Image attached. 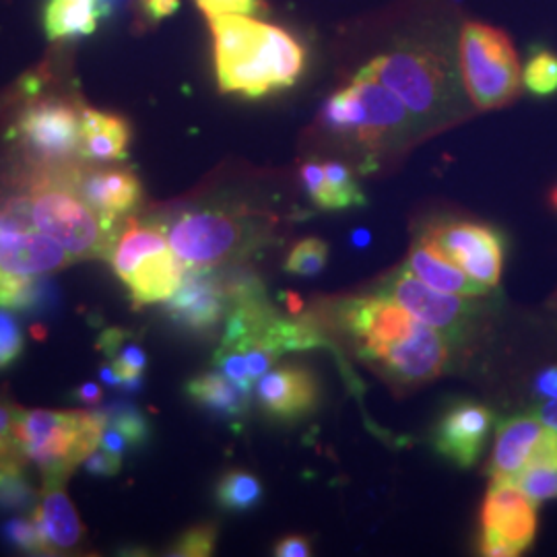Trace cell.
Instances as JSON below:
<instances>
[{
	"instance_id": "6da1fadb",
	"label": "cell",
	"mask_w": 557,
	"mask_h": 557,
	"mask_svg": "<svg viewBox=\"0 0 557 557\" xmlns=\"http://www.w3.org/2000/svg\"><path fill=\"white\" fill-rule=\"evenodd\" d=\"M338 320L359 358L393 384H423L446 368L444 335L384 294L347 299Z\"/></svg>"
},
{
	"instance_id": "7a4b0ae2",
	"label": "cell",
	"mask_w": 557,
	"mask_h": 557,
	"mask_svg": "<svg viewBox=\"0 0 557 557\" xmlns=\"http://www.w3.org/2000/svg\"><path fill=\"white\" fill-rule=\"evenodd\" d=\"M207 20L223 94L257 100L298 83L306 66V50L292 34L248 15H215Z\"/></svg>"
},
{
	"instance_id": "3957f363",
	"label": "cell",
	"mask_w": 557,
	"mask_h": 557,
	"mask_svg": "<svg viewBox=\"0 0 557 557\" xmlns=\"http://www.w3.org/2000/svg\"><path fill=\"white\" fill-rule=\"evenodd\" d=\"M75 165L73 161L41 165L32 176V220L75 260L110 259L122 227L100 218L83 200L75 186Z\"/></svg>"
},
{
	"instance_id": "277c9868",
	"label": "cell",
	"mask_w": 557,
	"mask_h": 557,
	"mask_svg": "<svg viewBox=\"0 0 557 557\" xmlns=\"http://www.w3.org/2000/svg\"><path fill=\"white\" fill-rule=\"evenodd\" d=\"M108 425L106 411H21L17 436L25 458L40 469L41 478L64 481L100 448Z\"/></svg>"
},
{
	"instance_id": "5b68a950",
	"label": "cell",
	"mask_w": 557,
	"mask_h": 557,
	"mask_svg": "<svg viewBox=\"0 0 557 557\" xmlns=\"http://www.w3.org/2000/svg\"><path fill=\"white\" fill-rule=\"evenodd\" d=\"M110 260L135 306L168 301L188 271L172 250L161 223L126 221Z\"/></svg>"
},
{
	"instance_id": "8992f818",
	"label": "cell",
	"mask_w": 557,
	"mask_h": 557,
	"mask_svg": "<svg viewBox=\"0 0 557 557\" xmlns=\"http://www.w3.org/2000/svg\"><path fill=\"white\" fill-rule=\"evenodd\" d=\"M458 52L465 89L479 110L508 106L520 94L522 71L508 34L485 23H467Z\"/></svg>"
},
{
	"instance_id": "52a82bcc",
	"label": "cell",
	"mask_w": 557,
	"mask_h": 557,
	"mask_svg": "<svg viewBox=\"0 0 557 557\" xmlns=\"http://www.w3.org/2000/svg\"><path fill=\"white\" fill-rule=\"evenodd\" d=\"M358 75L376 79L397 94L411 116L428 119L448 100L453 83L450 62L423 46L400 48L366 64Z\"/></svg>"
},
{
	"instance_id": "ba28073f",
	"label": "cell",
	"mask_w": 557,
	"mask_h": 557,
	"mask_svg": "<svg viewBox=\"0 0 557 557\" xmlns=\"http://www.w3.org/2000/svg\"><path fill=\"white\" fill-rule=\"evenodd\" d=\"M163 225V223H161ZM172 250L186 269L209 271L234 260L250 246V225L221 209H195L163 225Z\"/></svg>"
},
{
	"instance_id": "9c48e42d",
	"label": "cell",
	"mask_w": 557,
	"mask_h": 557,
	"mask_svg": "<svg viewBox=\"0 0 557 557\" xmlns=\"http://www.w3.org/2000/svg\"><path fill=\"white\" fill-rule=\"evenodd\" d=\"M75 259L32 220L29 197L0 202V269L40 277L66 269Z\"/></svg>"
},
{
	"instance_id": "30bf717a",
	"label": "cell",
	"mask_w": 557,
	"mask_h": 557,
	"mask_svg": "<svg viewBox=\"0 0 557 557\" xmlns=\"http://www.w3.org/2000/svg\"><path fill=\"white\" fill-rule=\"evenodd\" d=\"M481 554L520 556L537 531L535 502L515 481H492L481 510Z\"/></svg>"
},
{
	"instance_id": "8fae6325",
	"label": "cell",
	"mask_w": 557,
	"mask_h": 557,
	"mask_svg": "<svg viewBox=\"0 0 557 557\" xmlns=\"http://www.w3.org/2000/svg\"><path fill=\"white\" fill-rule=\"evenodd\" d=\"M15 137L40 165L66 163L79 153L81 110L59 98L32 101L17 119Z\"/></svg>"
},
{
	"instance_id": "7c38bea8",
	"label": "cell",
	"mask_w": 557,
	"mask_h": 557,
	"mask_svg": "<svg viewBox=\"0 0 557 557\" xmlns=\"http://www.w3.org/2000/svg\"><path fill=\"white\" fill-rule=\"evenodd\" d=\"M419 242L432 248L442 259L457 264L487 292L498 285L504 264V244L498 232L471 221L438 223Z\"/></svg>"
},
{
	"instance_id": "4fadbf2b",
	"label": "cell",
	"mask_w": 557,
	"mask_h": 557,
	"mask_svg": "<svg viewBox=\"0 0 557 557\" xmlns=\"http://www.w3.org/2000/svg\"><path fill=\"white\" fill-rule=\"evenodd\" d=\"M382 294L398 301L416 319L430 324L442 335H458L471 314V304L465 296L446 294L425 285L407 267L386 278Z\"/></svg>"
},
{
	"instance_id": "5bb4252c",
	"label": "cell",
	"mask_w": 557,
	"mask_h": 557,
	"mask_svg": "<svg viewBox=\"0 0 557 557\" xmlns=\"http://www.w3.org/2000/svg\"><path fill=\"white\" fill-rule=\"evenodd\" d=\"M230 308L223 281L209 271L188 269L176 294L168 299V317L193 335H209Z\"/></svg>"
},
{
	"instance_id": "9a60e30c",
	"label": "cell",
	"mask_w": 557,
	"mask_h": 557,
	"mask_svg": "<svg viewBox=\"0 0 557 557\" xmlns=\"http://www.w3.org/2000/svg\"><path fill=\"white\" fill-rule=\"evenodd\" d=\"M494 425V413L478 403H458L440 419L434 432V446L442 457L469 469L478 462L487 434Z\"/></svg>"
},
{
	"instance_id": "2e32d148",
	"label": "cell",
	"mask_w": 557,
	"mask_h": 557,
	"mask_svg": "<svg viewBox=\"0 0 557 557\" xmlns=\"http://www.w3.org/2000/svg\"><path fill=\"white\" fill-rule=\"evenodd\" d=\"M75 186L83 200L110 223H120L143 199L140 180L124 168L75 165Z\"/></svg>"
},
{
	"instance_id": "e0dca14e",
	"label": "cell",
	"mask_w": 557,
	"mask_h": 557,
	"mask_svg": "<svg viewBox=\"0 0 557 557\" xmlns=\"http://www.w3.org/2000/svg\"><path fill=\"white\" fill-rule=\"evenodd\" d=\"M351 85L358 91L361 106L358 131L354 133L356 139L368 147H380L409 126L411 112L398 100L397 94H393L380 81L356 75Z\"/></svg>"
},
{
	"instance_id": "ac0fdd59",
	"label": "cell",
	"mask_w": 557,
	"mask_h": 557,
	"mask_svg": "<svg viewBox=\"0 0 557 557\" xmlns=\"http://www.w3.org/2000/svg\"><path fill=\"white\" fill-rule=\"evenodd\" d=\"M257 397L271 418H304L317 407L319 384L310 370L283 366L269 370L257 382Z\"/></svg>"
},
{
	"instance_id": "d6986e66",
	"label": "cell",
	"mask_w": 557,
	"mask_h": 557,
	"mask_svg": "<svg viewBox=\"0 0 557 557\" xmlns=\"http://www.w3.org/2000/svg\"><path fill=\"white\" fill-rule=\"evenodd\" d=\"M48 556L75 552L83 541V524L73 502L64 492V481L44 479L34 515Z\"/></svg>"
},
{
	"instance_id": "ffe728a7",
	"label": "cell",
	"mask_w": 557,
	"mask_h": 557,
	"mask_svg": "<svg viewBox=\"0 0 557 557\" xmlns=\"http://www.w3.org/2000/svg\"><path fill=\"white\" fill-rule=\"evenodd\" d=\"M547 425L537 416H522L499 425L494 455L487 465L492 481H515L533 455Z\"/></svg>"
},
{
	"instance_id": "44dd1931",
	"label": "cell",
	"mask_w": 557,
	"mask_h": 557,
	"mask_svg": "<svg viewBox=\"0 0 557 557\" xmlns=\"http://www.w3.org/2000/svg\"><path fill=\"white\" fill-rule=\"evenodd\" d=\"M131 124L101 110H81L79 156L89 161H120L128 156Z\"/></svg>"
},
{
	"instance_id": "7402d4cb",
	"label": "cell",
	"mask_w": 557,
	"mask_h": 557,
	"mask_svg": "<svg viewBox=\"0 0 557 557\" xmlns=\"http://www.w3.org/2000/svg\"><path fill=\"white\" fill-rule=\"evenodd\" d=\"M405 267L425 285L440 289V292H446V294L475 298V296H483L487 292L483 285H479L478 281H473L465 271H460L457 264L442 259L423 242H418L411 248Z\"/></svg>"
},
{
	"instance_id": "603a6c76",
	"label": "cell",
	"mask_w": 557,
	"mask_h": 557,
	"mask_svg": "<svg viewBox=\"0 0 557 557\" xmlns=\"http://www.w3.org/2000/svg\"><path fill=\"white\" fill-rule=\"evenodd\" d=\"M103 17L100 0H48L44 32L48 40H75L96 34Z\"/></svg>"
},
{
	"instance_id": "cb8c5ba5",
	"label": "cell",
	"mask_w": 557,
	"mask_h": 557,
	"mask_svg": "<svg viewBox=\"0 0 557 557\" xmlns=\"http://www.w3.org/2000/svg\"><path fill=\"white\" fill-rule=\"evenodd\" d=\"M186 395L221 418H242L250 405V391L225 374L207 372L186 384Z\"/></svg>"
},
{
	"instance_id": "d4e9b609",
	"label": "cell",
	"mask_w": 557,
	"mask_h": 557,
	"mask_svg": "<svg viewBox=\"0 0 557 557\" xmlns=\"http://www.w3.org/2000/svg\"><path fill=\"white\" fill-rule=\"evenodd\" d=\"M535 504L557 498V432L547 428L524 469L515 479Z\"/></svg>"
},
{
	"instance_id": "484cf974",
	"label": "cell",
	"mask_w": 557,
	"mask_h": 557,
	"mask_svg": "<svg viewBox=\"0 0 557 557\" xmlns=\"http://www.w3.org/2000/svg\"><path fill=\"white\" fill-rule=\"evenodd\" d=\"M215 498L227 512H248L255 506H259L262 499V485L252 473L232 469L225 471L218 481Z\"/></svg>"
},
{
	"instance_id": "4316f807",
	"label": "cell",
	"mask_w": 557,
	"mask_h": 557,
	"mask_svg": "<svg viewBox=\"0 0 557 557\" xmlns=\"http://www.w3.org/2000/svg\"><path fill=\"white\" fill-rule=\"evenodd\" d=\"M38 492L25 478V469L0 467V510L4 512H27L36 508Z\"/></svg>"
},
{
	"instance_id": "83f0119b",
	"label": "cell",
	"mask_w": 557,
	"mask_h": 557,
	"mask_svg": "<svg viewBox=\"0 0 557 557\" xmlns=\"http://www.w3.org/2000/svg\"><path fill=\"white\" fill-rule=\"evenodd\" d=\"M361 119V106H359L358 91L354 85L337 91L331 100L326 101L322 110V122L341 135H354L358 131Z\"/></svg>"
},
{
	"instance_id": "f1b7e54d",
	"label": "cell",
	"mask_w": 557,
	"mask_h": 557,
	"mask_svg": "<svg viewBox=\"0 0 557 557\" xmlns=\"http://www.w3.org/2000/svg\"><path fill=\"white\" fill-rule=\"evenodd\" d=\"M522 85L537 98L557 94V54L543 48L533 52L522 71Z\"/></svg>"
},
{
	"instance_id": "f546056e",
	"label": "cell",
	"mask_w": 557,
	"mask_h": 557,
	"mask_svg": "<svg viewBox=\"0 0 557 557\" xmlns=\"http://www.w3.org/2000/svg\"><path fill=\"white\" fill-rule=\"evenodd\" d=\"M41 299V283L38 277L7 273L0 269V308L4 310H29Z\"/></svg>"
},
{
	"instance_id": "4dcf8cb0",
	"label": "cell",
	"mask_w": 557,
	"mask_h": 557,
	"mask_svg": "<svg viewBox=\"0 0 557 557\" xmlns=\"http://www.w3.org/2000/svg\"><path fill=\"white\" fill-rule=\"evenodd\" d=\"M21 411L17 405L0 400V467L25 469V453L17 436Z\"/></svg>"
},
{
	"instance_id": "1f68e13d",
	"label": "cell",
	"mask_w": 557,
	"mask_h": 557,
	"mask_svg": "<svg viewBox=\"0 0 557 557\" xmlns=\"http://www.w3.org/2000/svg\"><path fill=\"white\" fill-rule=\"evenodd\" d=\"M326 259H329V246L322 239H301L292 248L289 257L285 260V271L301 277H312V275H319L320 271L326 267Z\"/></svg>"
},
{
	"instance_id": "d6a6232c",
	"label": "cell",
	"mask_w": 557,
	"mask_h": 557,
	"mask_svg": "<svg viewBox=\"0 0 557 557\" xmlns=\"http://www.w3.org/2000/svg\"><path fill=\"white\" fill-rule=\"evenodd\" d=\"M322 165H324V174H326V180H329V186L333 190L335 211L366 205V197L359 190L358 182L354 180V174H351V170L347 165H343L338 161H326Z\"/></svg>"
},
{
	"instance_id": "836d02e7",
	"label": "cell",
	"mask_w": 557,
	"mask_h": 557,
	"mask_svg": "<svg viewBox=\"0 0 557 557\" xmlns=\"http://www.w3.org/2000/svg\"><path fill=\"white\" fill-rule=\"evenodd\" d=\"M2 535L9 541L11 547L32 554V556H48L44 539L36 518L15 517L4 522Z\"/></svg>"
},
{
	"instance_id": "e575fe53",
	"label": "cell",
	"mask_w": 557,
	"mask_h": 557,
	"mask_svg": "<svg viewBox=\"0 0 557 557\" xmlns=\"http://www.w3.org/2000/svg\"><path fill=\"white\" fill-rule=\"evenodd\" d=\"M108 413V423L116 428L131 448H139L149 440V421L135 407H116Z\"/></svg>"
},
{
	"instance_id": "d590c367",
	"label": "cell",
	"mask_w": 557,
	"mask_h": 557,
	"mask_svg": "<svg viewBox=\"0 0 557 557\" xmlns=\"http://www.w3.org/2000/svg\"><path fill=\"white\" fill-rule=\"evenodd\" d=\"M218 541V529L213 524H197L180 535L170 556L207 557L213 554Z\"/></svg>"
},
{
	"instance_id": "8d00e7d4",
	"label": "cell",
	"mask_w": 557,
	"mask_h": 557,
	"mask_svg": "<svg viewBox=\"0 0 557 557\" xmlns=\"http://www.w3.org/2000/svg\"><path fill=\"white\" fill-rule=\"evenodd\" d=\"M301 180H304V186H306L310 199L319 209L335 211L333 190L329 186V180L324 174V165L320 161H306L301 165Z\"/></svg>"
},
{
	"instance_id": "74e56055",
	"label": "cell",
	"mask_w": 557,
	"mask_h": 557,
	"mask_svg": "<svg viewBox=\"0 0 557 557\" xmlns=\"http://www.w3.org/2000/svg\"><path fill=\"white\" fill-rule=\"evenodd\" d=\"M23 351V335L20 324L7 312L0 310V370L9 368L20 359Z\"/></svg>"
},
{
	"instance_id": "f35d334b",
	"label": "cell",
	"mask_w": 557,
	"mask_h": 557,
	"mask_svg": "<svg viewBox=\"0 0 557 557\" xmlns=\"http://www.w3.org/2000/svg\"><path fill=\"white\" fill-rule=\"evenodd\" d=\"M207 17L215 15H259L262 13V0H195Z\"/></svg>"
},
{
	"instance_id": "ab89813d",
	"label": "cell",
	"mask_w": 557,
	"mask_h": 557,
	"mask_svg": "<svg viewBox=\"0 0 557 557\" xmlns=\"http://www.w3.org/2000/svg\"><path fill=\"white\" fill-rule=\"evenodd\" d=\"M122 467V457H116L103 448H96L89 457L85 458L87 473L96 478H114Z\"/></svg>"
},
{
	"instance_id": "60d3db41",
	"label": "cell",
	"mask_w": 557,
	"mask_h": 557,
	"mask_svg": "<svg viewBox=\"0 0 557 557\" xmlns=\"http://www.w3.org/2000/svg\"><path fill=\"white\" fill-rule=\"evenodd\" d=\"M139 7L145 20L160 23L178 11L180 0H139Z\"/></svg>"
},
{
	"instance_id": "b9f144b4",
	"label": "cell",
	"mask_w": 557,
	"mask_h": 557,
	"mask_svg": "<svg viewBox=\"0 0 557 557\" xmlns=\"http://www.w3.org/2000/svg\"><path fill=\"white\" fill-rule=\"evenodd\" d=\"M275 556L277 557H308L312 556V545L310 541L301 535H289L283 537L275 545Z\"/></svg>"
},
{
	"instance_id": "7bdbcfd3",
	"label": "cell",
	"mask_w": 557,
	"mask_h": 557,
	"mask_svg": "<svg viewBox=\"0 0 557 557\" xmlns=\"http://www.w3.org/2000/svg\"><path fill=\"white\" fill-rule=\"evenodd\" d=\"M535 391L545 400H557V366H552L539 374Z\"/></svg>"
},
{
	"instance_id": "ee69618b",
	"label": "cell",
	"mask_w": 557,
	"mask_h": 557,
	"mask_svg": "<svg viewBox=\"0 0 557 557\" xmlns=\"http://www.w3.org/2000/svg\"><path fill=\"white\" fill-rule=\"evenodd\" d=\"M75 398H77V400H83V403H100V384H94V382L83 384V386H79V388L75 391Z\"/></svg>"
},
{
	"instance_id": "f6af8a7d",
	"label": "cell",
	"mask_w": 557,
	"mask_h": 557,
	"mask_svg": "<svg viewBox=\"0 0 557 557\" xmlns=\"http://www.w3.org/2000/svg\"><path fill=\"white\" fill-rule=\"evenodd\" d=\"M537 418L552 430L557 432V400H547L545 405L539 407Z\"/></svg>"
},
{
	"instance_id": "bcb514c9",
	"label": "cell",
	"mask_w": 557,
	"mask_h": 557,
	"mask_svg": "<svg viewBox=\"0 0 557 557\" xmlns=\"http://www.w3.org/2000/svg\"><path fill=\"white\" fill-rule=\"evenodd\" d=\"M351 242H354V246H356V248H366V246L370 244V232H366V230H356Z\"/></svg>"
},
{
	"instance_id": "7dc6e473",
	"label": "cell",
	"mask_w": 557,
	"mask_h": 557,
	"mask_svg": "<svg viewBox=\"0 0 557 557\" xmlns=\"http://www.w3.org/2000/svg\"><path fill=\"white\" fill-rule=\"evenodd\" d=\"M101 11H103V17L112 13V0H100Z\"/></svg>"
},
{
	"instance_id": "c3c4849f",
	"label": "cell",
	"mask_w": 557,
	"mask_h": 557,
	"mask_svg": "<svg viewBox=\"0 0 557 557\" xmlns=\"http://www.w3.org/2000/svg\"><path fill=\"white\" fill-rule=\"evenodd\" d=\"M552 202L557 207V188L554 190V195H552Z\"/></svg>"
}]
</instances>
